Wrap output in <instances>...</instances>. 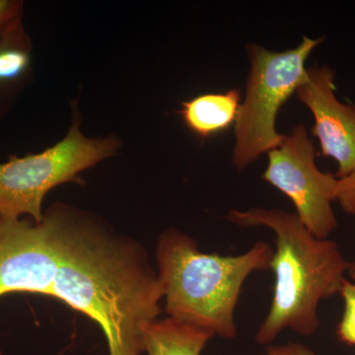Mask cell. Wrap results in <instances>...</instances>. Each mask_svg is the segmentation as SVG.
Listing matches in <instances>:
<instances>
[{
  "instance_id": "2",
  "label": "cell",
  "mask_w": 355,
  "mask_h": 355,
  "mask_svg": "<svg viewBox=\"0 0 355 355\" xmlns=\"http://www.w3.org/2000/svg\"><path fill=\"white\" fill-rule=\"evenodd\" d=\"M226 218L240 227L270 228L275 237L272 305L257 331V343L272 345L286 330L314 335L320 328V302L340 294L349 272L350 261L338 244L315 237L296 214L284 210L234 209Z\"/></svg>"
},
{
  "instance_id": "12",
  "label": "cell",
  "mask_w": 355,
  "mask_h": 355,
  "mask_svg": "<svg viewBox=\"0 0 355 355\" xmlns=\"http://www.w3.org/2000/svg\"><path fill=\"white\" fill-rule=\"evenodd\" d=\"M345 214L355 216V171L338 179L336 200Z\"/></svg>"
},
{
  "instance_id": "3",
  "label": "cell",
  "mask_w": 355,
  "mask_h": 355,
  "mask_svg": "<svg viewBox=\"0 0 355 355\" xmlns=\"http://www.w3.org/2000/svg\"><path fill=\"white\" fill-rule=\"evenodd\" d=\"M273 254L275 249L265 241L238 256L202 253L188 235L176 229L166 231L156 249L166 313L177 321L233 340L238 333L235 310L242 287L252 273L270 270Z\"/></svg>"
},
{
  "instance_id": "8",
  "label": "cell",
  "mask_w": 355,
  "mask_h": 355,
  "mask_svg": "<svg viewBox=\"0 0 355 355\" xmlns=\"http://www.w3.org/2000/svg\"><path fill=\"white\" fill-rule=\"evenodd\" d=\"M239 90L205 94L182 104V118L191 132L200 137H210L230 127L240 109Z\"/></svg>"
},
{
  "instance_id": "11",
  "label": "cell",
  "mask_w": 355,
  "mask_h": 355,
  "mask_svg": "<svg viewBox=\"0 0 355 355\" xmlns=\"http://www.w3.org/2000/svg\"><path fill=\"white\" fill-rule=\"evenodd\" d=\"M20 2L0 0V44L19 29Z\"/></svg>"
},
{
  "instance_id": "6",
  "label": "cell",
  "mask_w": 355,
  "mask_h": 355,
  "mask_svg": "<svg viewBox=\"0 0 355 355\" xmlns=\"http://www.w3.org/2000/svg\"><path fill=\"white\" fill-rule=\"evenodd\" d=\"M268 155L263 179L291 198L296 216L315 237L328 239L338 227L331 203L336 200L338 178L317 167L314 144L304 125L294 127Z\"/></svg>"
},
{
  "instance_id": "4",
  "label": "cell",
  "mask_w": 355,
  "mask_h": 355,
  "mask_svg": "<svg viewBox=\"0 0 355 355\" xmlns=\"http://www.w3.org/2000/svg\"><path fill=\"white\" fill-rule=\"evenodd\" d=\"M324 38L303 37L295 49L286 51L266 50L248 44L251 69L246 97L235 121L233 164L239 170L254 163L282 144L286 135L275 128L279 109L296 92L307 76L305 62Z\"/></svg>"
},
{
  "instance_id": "7",
  "label": "cell",
  "mask_w": 355,
  "mask_h": 355,
  "mask_svg": "<svg viewBox=\"0 0 355 355\" xmlns=\"http://www.w3.org/2000/svg\"><path fill=\"white\" fill-rule=\"evenodd\" d=\"M335 78V70L328 65L309 67L296 94L312 112V133L324 156L338 163L336 177L342 179L355 171V107L336 98Z\"/></svg>"
},
{
  "instance_id": "9",
  "label": "cell",
  "mask_w": 355,
  "mask_h": 355,
  "mask_svg": "<svg viewBox=\"0 0 355 355\" xmlns=\"http://www.w3.org/2000/svg\"><path fill=\"white\" fill-rule=\"evenodd\" d=\"M212 331L195 324L167 319L156 320L147 331V355H200L214 338Z\"/></svg>"
},
{
  "instance_id": "1",
  "label": "cell",
  "mask_w": 355,
  "mask_h": 355,
  "mask_svg": "<svg viewBox=\"0 0 355 355\" xmlns=\"http://www.w3.org/2000/svg\"><path fill=\"white\" fill-rule=\"evenodd\" d=\"M17 291L53 296L87 315L110 355L146 352L163 298L141 245L65 209L40 222L0 214V296Z\"/></svg>"
},
{
  "instance_id": "13",
  "label": "cell",
  "mask_w": 355,
  "mask_h": 355,
  "mask_svg": "<svg viewBox=\"0 0 355 355\" xmlns=\"http://www.w3.org/2000/svg\"><path fill=\"white\" fill-rule=\"evenodd\" d=\"M261 355H315L310 347L303 343H288L286 345H266L265 354Z\"/></svg>"
},
{
  "instance_id": "14",
  "label": "cell",
  "mask_w": 355,
  "mask_h": 355,
  "mask_svg": "<svg viewBox=\"0 0 355 355\" xmlns=\"http://www.w3.org/2000/svg\"><path fill=\"white\" fill-rule=\"evenodd\" d=\"M347 273H349L350 279L355 282V260L350 263L349 272H347Z\"/></svg>"
},
{
  "instance_id": "10",
  "label": "cell",
  "mask_w": 355,
  "mask_h": 355,
  "mask_svg": "<svg viewBox=\"0 0 355 355\" xmlns=\"http://www.w3.org/2000/svg\"><path fill=\"white\" fill-rule=\"evenodd\" d=\"M343 300V314L336 328L340 342L349 347L355 345V284L345 279L340 291Z\"/></svg>"
},
{
  "instance_id": "5",
  "label": "cell",
  "mask_w": 355,
  "mask_h": 355,
  "mask_svg": "<svg viewBox=\"0 0 355 355\" xmlns=\"http://www.w3.org/2000/svg\"><path fill=\"white\" fill-rule=\"evenodd\" d=\"M116 148V139H87L74 123L64 139L43 153L11 155L0 163V214L11 219L27 214L41 221L42 203L51 189L78 182L79 173L113 155Z\"/></svg>"
}]
</instances>
